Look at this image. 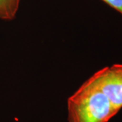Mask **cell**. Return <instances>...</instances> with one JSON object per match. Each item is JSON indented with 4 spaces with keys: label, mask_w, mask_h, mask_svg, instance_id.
<instances>
[{
    "label": "cell",
    "mask_w": 122,
    "mask_h": 122,
    "mask_svg": "<svg viewBox=\"0 0 122 122\" xmlns=\"http://www.w3.org/2000/svg\"><path fill=\"white\" fill-rule=\"evenodd\" d=\"M20 0H0V19L11 20L15 18Z\"/></svg>",
    "instance_id": "3957f363"
},
{
    "label": "cell",
    "mask_w": 122,
    "mask_h": 122,
    "mask_svg": "<svg viewBox=\"0 0 122 122\" xmlns=\"http://www.w3.org/2000/svg\"><path fill=\"white\" fill-rule=\"evenodd\" d=\"M89 79L119 112L122 108V64L105 66L96 71Z\"/></svg>",
    "instance_id": "7a4b0ae2"
},
{
    "label": "cell",
    "mask_w": 122,
    "mask_h": 122,
    "mask_svg": "<svg viewBox=\"0 0 122 122\" xmlns=\"http://www.w3.org/2000/svg\"><path fill=\"white\" fill-rule=\"evenodd\" d=\"M122 15V0H102Z\"/></svg>",
    "instance_id": "277c9868"
},
{
    "label": "cell",
    "mask_w": 122,
    "mask_h": 122,
    "mask_svg": "<svg viewBox=\"0 0 122 122\" xmlns=\"http://www.w3.org/2000/svg\"><path fill=\"white\" fill-rule=\"evenodd\" d=\"M108 98L88 79L69 97V122H108L117 113Z\"/></svg>",
    "instance_id": "6da1fadb"
}]
</instances>
